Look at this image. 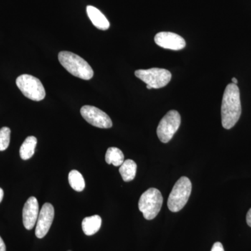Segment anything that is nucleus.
<instances>
[{"label": "nucleus", "instance_id": "1", "mask_svg": "<svg viewBox=\"0 0 251 251\" xmlns=\"http://www.w3.org/2000/svg\"><path fill=\"white\" fill-rule=\"evenodd\" d=\"M242 114L240 92L237 85L228 84L225 90L221 105L222 126L226 129H230L240 118Z\"/></svg>", "mask_w": 251, "mask_h": 251}, {"label": "nucleus", "instance_id": "2", "mask_svg": "<svg viewBox=\"0 0 251 251\" xmlns=\"http://www.w3.org/2000/svg\"><path fill=\"white\" fill-rule=\"evenodd\" d=\"M59 62L66 70L74 76L83 80L92 78L94 71L85 59L69 51H62L58 55Z\"/></svg>", "mask_w": 251, "mask_h": 251}, {"label": "nucleus", "instance_id": "3", "mask_svg": "<svg viewBox=\"0 0 251 251\" xmlns=\"http://www.w3.org/2000/svg\"><path fill=\"white\" fill-rule=\"evenodd\" d=\"M192 191L191 181L186 176H181L172 190L168 201V206L173 212H178L187 203Z\"/></svg>", "mask_w": 251, "mask_h": 251}, {"label": "nucleus", "instance_id": "4", "mask_svg": "<svg viewBox=\"0 0 251 251\" xmlns=\"http://www.w3.org/2000/svg\"><path fill=\"white\" fill-rule=\"evenodd\" d=\"M163 201V196L159 190L149 188L140 197L138 208L145 219L152 220L161 211Z\"/></svg>", "mask_w": 251, "mask_h": 251}, {"label": "nucleus", "instance_id": "5", "mask_svg": "<svg viewBox=\"0 0 251 251\" xmlns=\"http://www.w3.org/2000/svg\"><path fill=\"white\" fill-rule=\"evenodd\" d=\"M16 85L25 97L40 101L46 97V90L41 80L37 77L28 74H23L16 79Z\"/></svg>", "mask_w": 251, "mask_h": 251}, {"label": "nucleus", "instance_id": "6", "mask_svg": "<svg viewBox=\"0 0 251 251\" xmlns=\"http://www.w3.org/2000/svg\"><path fill=\"white\" fill-rule=\"evenodd\" d=\"M135 75L146 83L147 85L153 89L166 87L172 78V74L169 71L159 68L140 69L135 71Z\"/></svg>", "mask_w": 251, "mask_h": 251}, {"label": "nucleus", "instance_id": "7", "mask_svg": "<svg viewBox=\"0 0 251 251\" xmlns=\"http://www.w3.org/2000/svg\"><path fill=\"white\" fill-rule=\"evenodd\" d=\"M181 125V116L176 110H171L162 118L157 128V135L162 143H168Z\"/></svg>", "mask_w": 251, "mask_h": 251}, {"label": "nucleus", "instance_id": "8", "mask_svg": "<svg viewBox=\"0 0 251 251\" xmlns=\"http://www.w3.org/2000/svg\"><path fill=\"white\" fill-rule=\"evenodd\" d=\"M82 117L89 124L100 128H110L112 126V122L110 117L97 107L84 105L80 109Z\"/></svg>", "mask_w": 251, "mask_h": 251}, {"label": "nucleus", "instance_id": "9", "mask_svg": "<svg viewBox=\"0 0 251 251\" xmlns=\"http://www.w3.org/2000/svg\"><path fill=\"white\" fill-rule=\"evenodd\" d=\"M54 216V209L53 206L50 203H45L41 208L37 221H36V227L35 234L36 237L42 239L45 237L49 232Z\"/></svg>", "mask_w": 251, "mask_h": 251}, {"label": "nucleus", "instance_id": "10", "mask_svg": "<svg viewBox=\"0 0 251 251\" xmlns=\"http://www.w3.org/2000/svg\"><path fill=\"white\" fill-rule=\"evenodd\" d=\"M155 43L165 49L180 50L186 47V41L179 34L169 31H161L154 37Z\"/></svg>", "mask_w": 251, "mask_h": 251}, {"label": "nucleus", "instance_id": "11", "mask_svg": "<svg viewBox=\"0 0 251 251\" xmlns=\"http://www.w3.org/2000/svg\"><path fill=\"white\" fill-rule=\"evenodd\" d=\"M39 214V206L35 197H30L25 204L23 210V221L25 227L28 230L33 229Z\"/></svg>", "mask_w": 251, "mask_h": 251}, {"label": "nucleus", "instance_id": "12", "mask_svg": "<svg viewBox=\"0 0 251 251\" xmlns=\"http://www.w3.org/2000/svg\"><path fill=\"white\" fill-rule=\"evenodd\" d=\"M87 13L92 24L100 30H107L110 27L108 20L101 11L93 6H87Z\"/></svg>", "mask_w": 251, "mask_h": 251}, {"label": "nucleus", "instance_id": "13", "mask_svg": "<svg viewBox=\"0 0 251 251\" xmlns=\"http://www.w3.org/2000/svg\"><path fill=\"white\" fill-rule=\"evenodd\" d=\"M101 218L99 215L86 217L82 222V228L84 233L87 236H92L97 233L101 227Z\"/></svg>", "mask_w": 251, "mask_h": 251}, {"label": "nucleus", "instance_id": "14", "mask_svg": "<svg viewBox=\"0 0 251 251\" xmlns=\"http://www.w3.org/2000/svg\"><path fill=\"white\" fill-rule=\"evenodd\" d=\"M119 171L124 181L128 182L135 179L137 172V164L133 160H126L122 163Z\"/></svg>", "mask_w": 251, "mask_h": 251}, {"label": "nucleus", "instance_id": "15", "mask_svg": "<svg viewBox=\"0 0 251 251\" xmlns=\"http://www.w3.org/2000/svg\"><path fill=\"white\" fill-rule=\"evenodd\" d=\"M36 145H37V139L36 137H27L20 149V156L21 158L23 160H28L31 158L35 152Z\"/></svg>", "mask_w": 251, "mask_h": 251}, {"label": "nucleus", "instance_id": "16", "mask_svg": "<svg viewBox=\"0 0 251 251\" xmlns=\"http://www.w3.org/2000/svg\"><path fill=\"white\" fill-rule=\"evenodd\" d=\"M105 161L108 164H112L114 166H121L125 161V156L121 150L117 148H110L105 153Z\"/></svg>", "mask_w": 251, "mask_h": 251}, {"label": "nucleus", "instance_id": "17", "mask_svg": "<svg viewBox=\"0 0 251 251\" xmlns=\"http://www.w3.org/2000/svg\"><path fill=\"white\" fill-rule=\"evenodd\" d=\"M69 182L71 187L77 192H81L85 188V179L81 173L74 170L69 173Z\"/></svg>", "mask_w": 251, "mask_h": 251}, {"label": "nucleus", "instance_id": "18", "mask_svg": "<svg viewBox=\"0 0 251 251\" xmlns=\"http://www.w3.org/2000/svg\"><path fill=\"white\" fill-rule=\"evenodd\" d=\"M11 130L8 127H3L0 129V151H4L9 147Z\"/></svg>", "mask_w": 251, "mask_h": 251}, {"label": "nucleus", "instance_id": "19", "mask_svg": "<svg viewBox=\"0 0 251 251\" xmlns=\"http://www.w3.org/2000/svg\"><path fill=\"white\" fill-rule=\"evenodd\" d=\"M211 251H225L224 246H223V244H221V242H216L215 244L213 245Z\"/></svg>", "mask_w": 251, "mask_h": 251}, {"label": "nucleus", "instance_id": "20", "mask_svg": "<svg viewBox=\"0 0 251 251\" xmlns=\"http://www.w3.org/2000/svg\"><path fill=\"white\" fill-rule=\"evenodd\" d=\"M247 224L249 225V226H250L251 227V208L247 213Z\"/></svg>", "mask_w": 251, "mask_h": 251}, {"label": "nucleus", "instance_id": "21", "mask_svg": "<svg viewBox=\"0 0 251 251\" xmlns=\"http://www.w3.org/2000/svg\"><path fill=\"white\" fill-rule=\"evenodd\" d=\"M0 251H6V245L1 237H0Z\"/></svg>", "mask_w": 251, "mask_h": 251}, {"label": "nucleus", "instance_id": "22", "mask_svg": "<svg viewBox=\"0 0 251 251\" xmlns=\"http://www.w3.org/2000/svg\"><path fill=\"white\" fill-rule=\"evenodd\" d=\"M3 198H4V191L0 188V203L2 201Z\"/></svg>", "mask_w": 251, "mask_h": 251}, {"label": "nucleus", "instance_id": "23", "mask_svg": "<svg viewBox=\"0 0 251 251\" xmlns=\"http://www.w3.org/2000/svg\"><path fill=\"white\" fill-rule=\"evenodd\" d=\"M232 83L235 84V85H237V84L238 83V80H237V78H236V77H232Z\"/></svg>", "mask_w": 251, "mask_h": 251}, {"label": "nucleus", "instance_id": "24", "mask_svg": "<svg viewBox=\"0 0 251 251\" xmlns=\"http://www.w3.org/2000/svg\"><path fill=\"white\" fill-rule=\"evenodd\" d=\"M147 88H148V90H151V89H152V88H151V87H150V86H149V85H147Z\"/></svg>", "mask_w": 251, "mask_h": 251}, {"label": "nucleus", "instance_id": "25", "mask_svg": "<svg viewBox=\"0 0 251 251\" xmlns=\"http://www.w3.org/2000/svg\"></svg>", "mask_w": 251, "mask_h": 251}]
</instances>
